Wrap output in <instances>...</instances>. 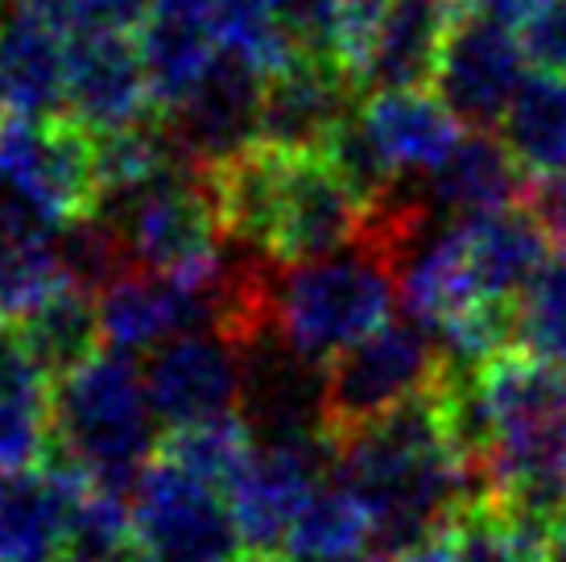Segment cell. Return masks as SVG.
Listing matches in <instances>:
<instances>
[{
	"label": "cell",
	"mask_w": 566,
	"mask_h": 562,
	"mask_svg": "<svg viewBox=\"0 0 566 562\" xmlns=\"http://www.w3.org/2000/svg\"><path fill=\"white\" fill-rule=\"evenodd\" d=\"M368 547H373V517L331 476L302 504L282 550L294 562H356Z\"/></svg>",
	"instance_id": "obj_23"
},
{
	"label": "cell",
	"mask_w": 566,
	"mask_h": 562,
	"mask_svg": "<svg viewBox=\"0 0 566 562\" xmlns=\"http://www.w3.org/2000/svg\"><path fill=\"white\" fill-rule=\"evenodd\" d=\"M0 187L46 216L54 228L99 207L95 133L75 116L0 121Z\"/></svg>",
	"instance_id": "obj_6"
},
{
	"label": "cell",
	"mask_w": 566,
	"mask_h": 562,
	"mask_svg": "<svg viewBox=\"0 0 566 562\" xmlns=\"http://www.w3.org/2000/svg\"><path fill=\"white\" fill-rule=\"evenodd\" d=\"M0 480H4V471H0Z\"/></svg>",
	"instance_id": "obj_39"
},
{
	"label": "cell",
	"mask_w": 566,
	"mask_h": 562,
	"mask_svg": "<svg viewBox=\"0 0 566 562\" xmlns=\"http://www.w3.org/2000/svg\"><path fill=\"white\" fill-rule=\"evenodd\" d=\"M290 59H318L344 66V17L339 0H285Z\"/></svg>",
	"instance_id": "obj_31"
},
{
	"label": "cell",
	"mask_w": 566,
	"mask_h": 562,
	"mask_svg": "<svg viewBox=\"0 0 566 562\" xmlns=\"http://www.w3.org/2000/svg\"><path fill=\"white\" fill-rule=\"evenodd\" d=\"M530 174L521 170L504 137H492V128H468L439 170L426 174L418 195L434 216L468 219L530 204Z\"/></svg>",
	"instance_id": "obj_15"
},
{
	"label": "cell",
	"mask_w": 566,
	"mask_h": 562,
	"mask_svg": "<svg viewBox=\"0 0 566 562\" xmlns=\"http://www.w3.org/2000/svg\"><path fill=\"white\" fill-rule=\"evenodd\" d=\"M240 525L220 488L154 455L133 488L128 562H237Z\"/></svg>",
	"instance_id": "obj_5"
},
{
	"label": "cell",
	"mask_w": 566,
	"mask_h": 562,
	"mask_svg": "<svg viewBox=\"0 0 566 562\" xmlns=\"http://www.w3.org/2000/svg\"><path fill=\"white\" fill-rule=\"evenodd\" d=\"M459 236L475 290L492 306H521L525 290L551 266L554 244L530 204L459 219Z\"/></svg>",
	"instance_id": "obj_16"
},
{
	"label": "cell",
	"mask_w": 566,
	"mask_h": 562,
	"mask_svg": "<svg viewBox=\"0 0 566 562\" xmlns=\"http://www.w3.org/2000/svg\"><path fill=\"white\" fill-rule=\"evenodd\" d=\"M501 137L534 178L566 170V79L530 71L501 121Z\"/></svg>",
	"instance_id": "obj_21"
},
{
	"label": "cell",
	"mask_w": 566,
	"mask_h": 562,
	"mask_svg": "<svg viewBox=\"0 0 566 562\" xmlns=\"http://www.w3.org/2000/svg\"><path fill=\"white\" fill-rule=\"evenodd\" d=\"M220 0H154V13L166 17H190V21H216Z\"/></svg>",
	"instance_id": "obj_35"
},
{
	"label": "cell",
	"mask_w": 566,
	"mask_h": 562,
	"mask_svg": "<svg viewBox=\"0 0 566 562\" xmlns=\"http://www.w3.org/2000/svg\"><path fill=\"white\" fill-rule=\"evenodd\" d=\"M87 476L71 459L50 451L42 464L4 471L0 480V562L63 559L71 509Z\"/></svg>",
	"instance_id": "obj_13"
},
{
	"label": "cell",
	"mask_w": 566,
	"mask_h": 562,
	"mask_svg": "<svg viewBox=\"0 0 566 562\" xmlns=\"http://www.w3.org/2000/svg\"><path fill=\"white\" fill-rule=\"evenodd\" d=\"M21 347L33 356V364L59 381L71 368H80L83 360H92L104 344L99 335V311H95V294L63 281L59 290H50L30 314H21L9 323Z\"/></svg>",
	"instance_id": "obj_20"
},
{
	"label": "cell",
	"mask_w": 566,
	"mask_h": 562,
	"mask_svg": "<svg viewBox=\"0 0 566 562\" xmlns=\"http://www.w3.org/2000/svg\"><path fill=\"white\" fill-rule=\"evenodd\" d=\"M318 154L327 157L331 166H335V174H339L368 207L380 204V199H389V195L401 187V178H397L394 166L385 162V154H380V145L373 140L360 112H352L344 125L331 133V140Z\"/></svg>",
	"instance_id": "obj_30"
},
{
	"label": "cell",
	"mask_w": 566,
	"mask_h": 562,
	"mask_svg": "<svg viewBox=\"0 0 566 562\" xmlns=\"http://www.w3.org/2000/svg\"><path fill=\"white\" fill-rule=\"evenodd\" d=\"M256 451V430L249 426L244 414H220V418L195 422V426H178L166 430L158 455L178 464L182 471L207 480L211 488L228 492V485L240 476V468L249 464V455Z\"/></svg>",
	"instance_id": "obj_25"
},
{
	"label": "cell",
	"mask_w": 566,
	"mask_h": 562,
	"mask_svg": "<svg viewBox=\"0 0 566 562\" xmlns=\"http://www.w3.org/2000/svg\"><path fill=\"white\" fill-rule=\"evenodd\" d=\"M335 459H339V443L331 430L256 443L249 464L223 492L232 504L244 547H285V533L294 525V517L302 513V504L315 497L318 485H327V476H335Z\"/></svg>",
	"instance_id": "obj_8"
},
{
	"label": "cell",
	"mask_w": 566,
	"mask_h": 562,
	"mask_svg": "<svg viewBox=\"0 0 566 562\" xmlns=\"http://www.w3.org/2000/svg\"><path fill=\"white\" fill-rule=\"evenodd\" d=\"M360 116L397 178H426L430 170H439L442 157L463 137L455 112L422 87L373 92Z\"/></svg>",
	"instance_id": "obj_17"
},
{
	"label": "cell",
	"mask_w": 566,
	"mask_h": 562,
	"mask_svg": "<svg viewBox=\"0 0 566 562\" xmlns=\"http://www.w3.org/2000/svg\"><path fill=\"white\" fill-rule=\"evenodd\" d=\"M525 66L530 54L513 25L455 9L434 66V95L455 112L463 128H492L501 125L513 95L521 92L530 75Z\"/></svg>",
	"instance_id": "obj_10"
},
{
	"label": "cell",
	"mask_w": 566,
	"mask_h": 562,
	"mask_svg": "<svg viewBox=\"0 0 566 562\" xmlns=\"http://www.w3.org/2000/svg\"><path fill=\"white\" fill-rule=\"evenodd\" d=\"M394 9V0H339V17H344V71L352 79L360 75L368 50L377 42L385 17Z\"/></svg>",
	"instance_id": "obj_33"
},
{
	"label": "cell",
	"mask_w": 566,
	"mask_h": 562,
	"mask_svg": "<svg viewBox=\"0 0 566 562\" xmlns=\"http://www.w3.org/2000/svg\"><path fill=\"white\" fill-rule=\"evenodd\" d=\"M128 240L133 266L166 278H211L220 269L223 223L207 170L174 166L142 190L99 204Z\"/></svg>",
	"instance_id": "obj_3"
},
{
	"label": "cell",
	"mask_w": 566,
	"mask_h": 562,
	"mask_svg": "<svg viewBox=\"0 0 566 562\" xmlns=\"http://www.w3.org/2000/svg\"><path fill=\"white\" fill-rule=\"evenodd\" d=\"M542 4H546V0H459V9L480 13V17H492V21L513 25V30H521V25H525V21H530Z\"/></svg>",
	"instance_id": "obj_34"
},
{
	"label": "cell",
	"mask_w": 566,
	"mask_h": 562,
	"mask_svg": "<svg viewBox=\"0 0 566 562\" xmlns=\"http://www.w3.org/2000/svg\"><path fill=\"white\" fill-rule=\"evenodd\" d=\"M517 347L566 364V252H558L521 298Z\"/></svg>",
	"instance_id": "obj_29"
},
{
	"label": "cell",
	"mask_w": 566,
	"mask_h": 562,
	"mask_svg": "<svg viewBox=\"0 0 566 562\" xmlns=\"http://www.w3.org/2000/svg\"><path fill=\"white\" fill-rule=\"evenodd\" d=\"M137 46L149 71L154 104L166 112L199 83V75L220 54V33H216V21L149 13V21L137 30Z\"/></svg>",
	"instance_id": "obj_22"
},
{
	"label": "cell",
	"mask_w": 566,
	"mask_h": 562,
	"mask_svg": "<svg viewBox=\"0 0 566 562\" xmlns=\"http://www.w3.org/2000/svg\"><path fill=\"white\" fill-rule=\"evenodd\" d=\"M521 46L530 54L534 71L566 75V0H546L525 25H521Z\"/></svg>",
	"instance_id": "obj_32"
},
{
	"label": "cell",
	"mask_w": 566,
	"mask_h": 562,
	"mask_svg": "<svg viewBox=\"0 0 566 562\" xmlns=\"http://www.w3.org/2000/svg\"><path fill=\"white\" fill-rule=\"evenodd\" d=\"M66 104V38L25 9L0 13V112L46 121Z\"/></svg>",
	"instance_id": "obj_18"
},
{
	"label": "cell",
	"mask_w": 566,
	"mask_h": 562,
	"mask_svg": "<svg viewBox=\"0 0 566 562\" xmlns=\"http://www.w3.org/2000/svg\"><path fill=\"white\" fill-rule=\"evenodd\" d=\"M216 33H220V46L252 59L261 71H277L290 63L285 0H220Z\"/></svg>",
	"instance_id": "obj_28"
},
{
	"label": "cell",
	"mask_w": 566,
	"mask_h": 562,
	"mask_svg": "<svg viewBox=\"0 0 566 562\" xmlns=\"http://www.w3.org/2000/svg\"><path fill=\"white\" fill-rule=\"evenodd\" d=\"M145 389H149V406L158 414L161 430L237 414L240 389H244L240 347L220 331L178 335L158 352H149Z\"/></svg>",
	"instance_id": "obj_11"
},
{
	"label": "cell",
	"mask_w": 566,
	"mask_h": 562,
	"mask_svg": "<svg viewBox=\"0 0 566 562\" xmlns=\"http://www.w3.org/2000/svg\"><path fill=\"white\" fill-rule=\"evenodd\" d=\"M54 252H59V266L63 278L71 285H80L87 294L108 290L112 281L133 269V252L128 240L120 232V223L95 207L92 216H80L71 223L54 228Z\"/></svg>",
	"instance_id": "obj_26"
},
{
	"label": "cell",
	"mask_w": 566,
	"mask_h": 562,
	"mask_svg": "<svg viewBox=\"0 0 566 562\" xmlns=\"http://www.w3.org/2000/svg\"><path fill=\"white\" fill-rule=\"evenodd\" d=\"M66 108L92 133L149 121L158 104L133 33H80L66 42Z\"/></svg>",
	"instance_id": "obj_12"
},
{
	"label": "cell",
	"mask_w": 566,
	"mask_h": 562,
	"mask_svg": "<svg viewBox=\"0 0 566 562\" xmlns=\"http://www.w3.org/2000/svg\"><path fill=\"white\" fill-rule=\"evenodd\" d=\"M54 451L99 488L125 492L158 455V414L149 406L145 373L125 352H95L80 368L54 381Z\"/></svg>",
	"instance_id": "obj_2"
},
{
	"label": "cell",
	"mask_w": 566,
	"mask_h": 562,
	"mask_svg": "<svg viewBox=\"0 0 566 562\" xmlns=\"http://www.w3.org/2000/svg\"><path fill=\"white\" fill-rule=\"evenodd\" d=\"M397 285V257L373 236L302 266L273 261L269 323L298 356L327 368L339 352L394 319Z\"/></svg>",
	"instance_id": "obj_1"
},
{
	"label": "cell",
	"mask_w": 566,
	"mask_h": 562,
	"mask_svg": "<svg viewBox=\"0 0 566 562\" xmlns=\"http://www.w3.org/2000/svg\"><path fill=\"white\" fill-rule=\"evenodd\" d=\"M133 554V497L99 485H83L71 525H66V562H128Z\"/></svg>",
	"instance_id": "obj_27"
},
{
	"label": "cell",
	"mask_w": 566,
	"mask_h": 562,
	"mask_svg": "<svg viewBox=\"0 0 566 562\" xmlns=\"http://www.w3.org/2000/svg\"><path fill=\"white\" fill-rule=\"evenodd\" d=\"M442 373V344L413 314L389 319L360 344L327 364L323 381V430L335 438L394 414L426 393Z\"/></svg>",
	"instance_id": "obj_4"
},
{
	"label": "cell",
	"mask_w": 566,
	"mask_h": 562,
	"mask_svg": "<svg viewBox=\"0 0 566 562\" xmlns=\"http://www.w3.org/2000/svg\"><path fill=\"white\" fill-rule=\"evenodd\" d=\"M368 204L335 174L323 154L282 149L269 195L261 252L277 266H302L352 249L364 236Z\"/></svg>",
	"instance_id": "obj_7"
},
{
	"label": "cell",
	"mask_w": 566,
	"mask_h": 562,
	"mask_svg": "<svg viewBox=\"0 0 566 562\" xmlns=\"http://www.w3.org/2000/svg\"><path fill=\"white\" fill-rule=\"evenodd\" d=\"M546 542L551 530L475 500L439 533V562H546Z\"/></svg>",
	"instance_id": "obj_24"
},
{
	"label": "cell",
	"mask_w": 566,
	"mask_h": 562,
	"mask_svg": "<svg viewBox=\"0 0 566 562\" xmlns=\"http://www.w3.org/2000/svg\"><path fill=\"white\" fill-rule=\"evenodd\" d=\"M451 21H455L451 0H394L360 75H356V87L373 95L434 83V66H439Z\"/></svg>",
	"instance_id": "obj_19"
},
{
	"label": "cell",
	"mask_w": 566,
	"mask_h": 562,
	"mask_svg": "<svg viewBox=\"0 0 566 562\" xmlns=\"http://www.w3.org/2000/svg\"><path fill=\"white\" fill-rule=\"evenodd\" d=\"M269 71L220 46L199 83L174 108L161 112L178 157L195 170H211L261 140V100Z\"/></svg>",
	"instance_id": "obj_9"
},
{
	"label": "cell",
	"mask_w": 566,
	"mask_h": 562,
	"mask_svg": "<svg viewBox=\"0 0 566 562\" xmlns=\"http://www.w3.org/2000/svg\"><path fill=\"white\" fill-rule=\"evenodd\" d=\"M451 4H459V0H451Z\"/></svg>",
	"instance_id": "obj_40"
},
{
	"label": "cell",
	"mask_w": 566,
	"mask_h": 562,
	"mask_svg": "<svg viewBox=\"0 0 566 562\" xmlns=\"http://www.w3.org/2000/svg\"><path fill=\"white\" fill-rule=\"evenodd\" d=\"M46 562H66V559H46Z\"/></svg>",
	"instance_id": "obj_38"
},
{
	"label": "cell",
	"mask_w": 566,
	"mask_h": 562,
	"mask_svg": "<svg viewBox=\"0 0 566 562\" xmlns=\"http://www.w3.org/2000/svg\"><path fill=\"white\" fill-rule=\"evenodd\" d=\"M558 178H563V183H566V170H558Z\"/></svg>",
	"instance_id": "obj_37"
},
{
	"label": "cell",
	"mask_w": 566,
	"mask_h": 562,
	"mask_svg": "<svg viewBox=\"0 0 566 562\" xmlns=\"http://www.w3.org/2000/svg\"><path fill=\"white\" fill-rule=\"evenodd\" d=\"M360 92L356 79L339 63L290 59L269 71L261 100V140L294 154H318L331 133L352 116V95Z\"/></svg>",
	"instance_id": "obj_14"
},
{
	"label": "cell",
	"mask_w": 566,
	"mask_h": 562,
	"mask_svg": "<svg viewBox=\"0 0 566 562\" xmlns=\"http://www.w3.org/2000/svg\"><path fill=\"white\" fill-rule=\"evenodd\" d=\"M546 562H566V513L554 521L551 542H546Z\"/></svg>",
	"instance_id": "obj_36"
}]
</instances>
